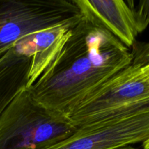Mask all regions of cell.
Masks as SVG:
<instances>
[{"label":"cell","instance_id":"cell-1","mask_svg":"<svg viewBox=\"0 0 149 149\" xmlns=\"http://www.w3.org/2000/svg\"><path fill=\"white\" fill-rule=\"evenodd\" d=\"M132 62L129 48L106 29L82 17L55 59L29 89L42 104L68 116Z\"/></svg>","mask_w":149,"mask_h":149},{"label":"cell","instance_id":"cell-2","mask_svg":"<svg viewBox=\"0 0 149 149\" xmlns=\"http://www.w3.org/2000/svg\"><path fill=\"white\" fill-rule=\"evenodd\" d=\"M78 129L68 115L42 104L25 88L0 116V149H48Z\"/></svg>","mask_w":149,"mask_h":149},{"label":"cell","instance_id":"cell-3","mask_svg":"<svg viewBox=\"0 0 149 149\" xmlns=\"http://www.w3.org/2000/svg\"><path fill=\"white\" fill-rule=\"evenodd\" d=\"M148 106L149 77L141 66L130 64L91 93L68 117L77 127H81Z\"/></svg>","mask_w":149,"mask_h":149},{"label":"cell","instance_id":"cell-4","mask_svg":"<svg viewBox=\"0 0 149 149\" xmlns=\"http://www.w3.org/2000/svg\"><path fill=\"white\" fill-rule=\"evenodd\" d=\"M148 139L149 106L79 127L68 139L48 149H113Z\"/></svg>","mask_w":149,"mask_h":149},{"label":"cell","instance_id":"cell-5","mask_svg":"<svg viewBox=\"0 0 149 149\" xmlns=\"http://www.w3.org/2000/svg\"><path fill=\"white\" fill-rule=\"evenodd\" d=\"M82 17L106 29L127 47H132L138 35L134 1L74 0Z\"/></svg>","mask_w":149,"mask_h":149},{"label":"cell","instance_id":"cell-6","mask_svg":"<svg viewBox=\"0 0 149 149\" xmlns=\"http://www.w3.org/2000/svg\"><path fill=\"white\" fill-rule=\"evenodd\" d=\"M75 26L61 25L39 31L23 38L31 52L28 87H30L52 63Z\"/></svg>","mask_w":149,"mask_h":149},{"label":"cell","instance_id":"cell-7","mask_svg":"<svg viewBox=\"0 0 149 149\" xmlns=\"http://www.w3.org/2000/svg\"><path fill=\"white\" fill-rule=\"evenodd\" d=\"M31 56L15 44L0 58V116L15 97L28 87Z\"/></svg>","mask_w":149,"mask_h":149},{"label":"cell","instance_id":"cell-8","mask_svg":"<svg viewBox=\"0 0 149 149\" xmlns=\"http://www.w3.org/2000/svg\"><path fill=\"white\" fill-rule=\"evenodd\" d=\"M134 14L138 33H141L149 26V0L139 1L135 5L133 4Z\"/></svg>","mask_w":149,"mask_h":149},{"label":"cell","instance_id":"cell-9","mask_svg":"<svg viewBox=\"0 0 149 149\" xmlns=\"http://www.w3.org/2000/svg\"><path fill=\"white\" fill-rule=\"evenodd\" d=\"M132 64L143 66L149 63V42H135L132 46Z\"/></svg>","mask_w":149,"mask_h":149},{"label":"cell","instance_id":"cell-10","mask_svg":"<svg viewBox=\"0 0 149 149\" xmlns=\"http://www.w3.org/2000/svg\"><path fill=\"white\" fill-rule=\"evenodd\" d=\"M142 68L144 74L147 76V77H149V63L146 65H143V66H141Z\"/></svg>","mask_w":149,"mask_h":149},{"label":"cell","instance_id":"cell-11","mask_svg":"<svg viewBox=\"0 0 149 149\" xmlns=\"http://www.w3.org/2000/svg\"><path fill=\"white\" fill-rule=\"evenodd\" d=\"M113 149H138V148H134V147H132V146H125L119 147V148H113Z\"/></svg>","mask_w":149,"mask_h":149},{"label":"cell","instance_id":"cell-12","mask_svg":"<svg viewBox=\"0 0 149 149\" xmlns=\"http://www.w3.org/2000/svg\"><path fill=\"white\" fill-rule=\"evenodd\" d=\"M143 146L144 149H149V139L143 143Z\"/></svg>","mask_w":149,"mask_h":149}]
</instances>
